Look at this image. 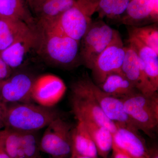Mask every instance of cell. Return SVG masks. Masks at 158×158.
Listing matches in <instances>:
<instances>
[{"mask_svg": "<svg viewBox=\"0 0 158 158\" xmlns=\"http://www.w3.org/2000/svg\"><path fill=\"white\" fill-rule=\"evenodd\" d=\"M38 158H40V156L39 157H38Z\"/></svg>", "mask_w": 158, "mask_h": 158, "instance_id": "34", "label": "cell"}, {"mask_svg": "<svg viewBox=\"0 0 158 158\" xmlns=\"http://www.w3.org/2000/svg\"><path fill=\"white\" fill-rule=\"evenodd\" d=\"M98 86L106 93L119 98L139 91L123 73L110 74Z\"/></svg>", "mask_w": 158, "mask_h": 158, "instance_id": "23", "label": "cell"}, {"mask_svg": "<svg viewBox=\"0 0 158 158\" xmlns=\"http://www.w3.org/2000/svg\"><path fill=\"white\" fill-rule=\"evenodd\" d=\"M27 2H28V4H29V2H30V1H31V0H27Z\"/></svg>", "mask_w": 158, "mask_h": 158, "instance_id": "33", "label": "cell"}, {"mask_svg": "<svg viewBox=\"0 0 158 158\" xmlns=\"http://www.w3.org/2000/svg\"><path fill=\"white\" fill-rule=\"evenodd\" d=\"M66 90L65 83L59 77L46 74L35 78L32 90V98L37 104L52 108L63 98Z\"/></svg>", "mask_w": 158, "mask_h": 158, "instance_id": "11", "label": "cell"}, {"mask_svg": "<svg viewBox=\"0 0 158 158\" xmlns=\"http://www.w3.org/2000/svg\"><path fill=\"white\" fill-rule=\"evenodd\" d=\"M128 44L136 51L144 65V71L152 87L155 92L158 90V54L135 37L128 35Z\"/></svg>", "mask_w": 158, "mask_h": 158, "instance_id": "18", "label": "cell"}, {"mask_svg": "<svg viewBox=\"0 0 158 158\" xmlns=\"http://www.w3.org/2000/svg\"><path fill=\"white\" fill-rule=\"evenodd\" d=\"M73 158H91L89 157L83 156H78L75 157Z\"/></svg>", "mask_w": 158, "mask_h": 158, "instance_id": "32", "label": "cell"}, {"mask_svg": "<svg viewBox=\"0 0 158 158\" xmlns=\"http://www.w3.org/2000/svg\"><path fill=\"white\" fill-rule=\"evenodd\" d=\"M149 158H158L157 147H153L149 149Z\"/></svg>", "mask_w": 158, "mask_h": 158, "instance_id": "31", "label": "cell"}, {"mask_svg": "<svg viewBox=\"0 0 158 158\" xmlns=\"http://www.w3.org/2000/svg\"><path fill=\"white\" fill-rule=\"evenodd\" d=\"M131 0H99L95 12L98 18L110 19H121Z\"/></svg>", "mask_w": 158, "mask_h": 158, "instance_id": "24", "label": "cell"}, {"mask_svg": "<svg viewBox=\"0 0 158 158\" xmlns=\"http://www.w3.org/2000/svg\"><path fill=\"white\" fill-rule=\"evenodd\" d=\"M77 5L92 16L96 11L99 0H76Z\"/></svg>", "mask_w": 158, "mask_h": 158, "instance_id": "26", "label": "cell"}, {"mask_svg": "<svg viewBox=\"0 0 158 158\" xmlns=\"http://www.w3.org/2000/svg\"><path fill=\"white\" fill-rule=\"evenodd\" d=\"M59 116L52 108L32 102L11 104L6 105L4 127L11 131L34 132L46 127Z\"/></svg>", "mask_w": 158, "mask_h": 158, "instance_id": "2", "label": "cell"}, {"mask_svg": "<svg viewBox=\"0 0 158 158\" xmlns=\"http://www.w3.org/2000/svg\"><path fill=\"white\" fill-rule=\"evenodd\" d=\"M81 122L85 125L94 142L98 156L102 158H108L113 148V133L107 128L93 121L86 120Z\"/></svg>", "mask_w": 158, "mask_h": 158, "instance_id": "22", "label": "cell"}, {"mask_svg": "<svg viewBox=\"0 0 158 158\" xmlns=\"http://www.w3.org/2000/svg\"><path fill=\"white\" fill-rule=\"evenodd\" d=\"M5 130H0V158H10L4 145Z\"/></svg>", "mask_w": 158, "mask_h": 158, "instance_id": "28", "label": "cell"}, {"mask_svg": "<svg viewBox=\"0 0 158 158\" xmlns=\"http://www.w3.org/2000/svg\"><path fill=\"white\" fill-rule=\"evenodd\" d=\"M71 89V106L77 121L90 120L107 128L113 134L116 132V125L105 115L84 76L73 83Z\"/></svg>", "mask_w": 158, "mask_h": 158, "instance_id": "4", "label": "cell"}, {"mask_svg": "<svg viewBox=\"0 0 158 158\" xmlns=\"http://www.w3.org/2000/svg\"><path fill=\"white\" fill-rule=\"evenodd\" d=\"M91 16L76 3L56 19L44 23H48L62 34L80 42L92 23Z\"/></svg>", "mask_w": 158, "mask_h": 158, "instance_id": "8", "label": "cell"}, {"mask_svg": "<svg viewBox=\"0 0 158 158\" xmlns=\"http://www.w3.org/2000/svg\"><path fill=\"white\" fill-rule=\"evenodd\" d=\"M158 19V0H131L121 22L128 27H141Z\"/></svg>", "mask_w": 158, "mask_h": 158, "instance_id": "15", "label": "cell"}, {"mask_svg": "<svg viewBox=\"0 0 158 158\" xmlns=\"http://www.w3.org/2000/svg\"><path fill=\"white\" fill-rule=\"evenodd\" d=\"M125 54L126 46L118 31L109 45L99 55L91 69L94 83L100 85L110 74L122 73V66Z\"/></svg>", "mask_w": 158, "mask_h": 158, "instance_id": "7", "label": "cell"}, {"mask_svg": "<svg viewBox=\"0 0 158 158\" xmlns=\"http://www.w3.org/2000/svg\"><path fill=\"white\" fill-rule=\"evenodd\" d=\"M128 33L158 54L157 23L141 27H128Z\"/></svg>", "mask_w": 158, "mask_h": 158, "instance_id": "25", "label": "cell"}, {"mask_svg": "<svg viewBox=\"0 0 158 158\" xmlns=\"http://www.w3.org/2000/svg\"><path fill=\"white\" fill-rule=\"evenodd\" d=\"M38 34L36 52L52 65L71 68L80 60V42L64 35L48 23L36 22Z\"/></svg>", "mask_w": 158, "mask_h": 158, "instance_id": "1", "label": "cell"}, {"mask_svg": "<svg viewBox=\"0 0 158 158\" xmlns=\"http://www.w3.org/2000/svg\"><path fill=\"white\" fill-rule=\"evenodd\" d=\"M121 99L125 111L135 127L153 138L158 125L157 92L148 95L137 91Z\"/></svg>", "mask_w": 158, "mask_h": 158, "instance_id": "3", "label": "cell"}, {"mask_svg": "<svg viewBox=\"0 0 158 158\" xmlns=\"http://www.w3.org/2000/svg\"><path fill=\"white\" fill-rule=\"evenodd\" d=\"M4 130V145L10 158H38L40 156V140L36 132Z\"/></svg>", "mask_w": 158, "mask_h": 158, "instance_id": "12", "label": "cell"}, {"mask_svg": "<svg viewBox=\"0 0 158 158\" xmlns=\"http://www.w3.org/2000/svg\"><path fill=\"white\" fill-rule=\"evenodd\" d=\"M24 72L11 73L0 86V99L4 104L30 103L33 101L32 90L34 79Z\"/></svg>", "mask_w": 158, "mask_h": 158, "instance_id": "10", "label": "cell"}, {"mask_svg": "<svg viewBox=\"0 0 158 158\" xmlns=\"http://www.w3.org/2000/svg\"><path fill=\"white\" fill-rule=\"evenodd\" d=\"M46 127L40 141V151L51 158H72L73 127L59 116Z\"/></svg>", "mask_w": 158, "mask_h": 158, "instance_id": "6", "label": "cell"}, {"mask_svg": "<svg viewBox=\"0 0 158 158\" xmlns=\"http://www.w3.org/2000/svg\"><path fill=\"white\" fill-rule=\"evenodd\" d=\"M84 77L89 90L106 116L116 124L123 126L138 132V130L125 111L121 99L111 96L103 91L88 74Z\"/></svg>", "mask_w": 158, "mask_h": 158, "instance_id": "9", "label": "cell"}, {"mask_svg": "<svg viewBox=\"0 0 158 158\" xmlns=\"http://www.w3.org/2000/svg\"><path fill=\"white\" fill-rule=\"evenodd\" d=\"M0 17L18 20L34 28L36 19L27 0H0Z\"/></svg>", "mask_w": 158, "mask_h": 158, "instance_id": "20", "label": "cell"}, {"mask_svg": "<svg viewBox=\"0 0 158 158\" xmlns=\"http://www.w3.org/2000/svg\"><path fill=\"white\" fill-rule=\"evenodd\" d=\"M122 72L139 92L148 95L156 93L146 76L144 65L136 51L129 44L126 46Z\"/></svg>", "mask_w": 158, "mask_h": 158, "instance_id": "13", "label": "cell"}, {"mask_svg": "<svg viewBox=\"0 0 158 158\" xmlns=\"http://www.w3.org/2000/svg\"><path fill=\"white\" fill-rule=\"evenodd\" d=\"M32 28L21 21L0 17V52Z\"/></svg>", "mask_w": 158, "mask_h": 158, "instance_id": "21", "label": "cell"}, {"mask_svg": "<svg viewBox=\"0 0 158 158\" xmlns=\"http://www.w3.org/2000/svg\"><path fill=\"white\" fill-rule=\"evenodd\" d=\"M6 107V105L3 103L0 99V130L4 127V118Z\"/></svg>", "mask_w": 158, "mask_h": 158, "instance_id": "30", "label": "cell"}, {"mask_svg": "<svg viewBox=\"0 0 158 158\" xmlns=\"http://www.w3.org/2000/svg\"><path fill=\"white\" fill-rule=\"evenodd\" d=\"M118 31L102 20L92 22L80 43V60L91 70L99 55L112 41Z\"/></svg>", "mask_w": 158, "mask_h": 158, "instance_id": "5", "label": "cell"}, {"mask_svg": "<svg viewBox=\"0 0 158 158\" xmlns=\"http://www.w3.org/2000/svg\"><path fill=\"white\" fill-rule=\"evenodd\" d=\"M72 158L78 156L98 158L96 146L82 122L77 121L72 131Z\"/></svg>", "mask_w": 158, "mask_h": 158, "instance_id": "19", "label": "cell"}, {"mask_svg": "<svg viewBox=\"0 0 158 158\" xmlns=\"http://www.w3.org/2000/svg\"><path fill=\"white\" fill-rule=\"evenodd\" d=\"M116 125L117 129L113 134L114 144L131 158H149V149L138 132Z\"/></svg>", "mask_w": 158, "mask_h": 158, "instance_id": "16", "label": "cell"}, {"mask_svg": "<svg viewBox=\"0 0 158 158\" xmlns=\"http://www.w3.org/2000/svg\"><path fill=\"white\" fill-rule=\"evenodd\" d=\"M76 3V0H31L29 6L36 21L50 22L56 19Z\"/></svg>", "mask_w": 158, "mask_h": 158, "instance_id": "17", "label": "cell"}, {"mask_svg": "<svg viewBox=\"0 0 158 158\" xmlns=\"http://www.w3.org/2000/svg\"><path fill=\"white\" fill-rule=\"evenodd\" d=\"M12 69L0 58V86L12 73Z\"/></svg>", "mask_w": 158, "mask_h": 158, "instance_id": "27", "label": "cell"}, {"mask_svg": "<svg viewBox=\"0 0 158 158\" xmlns=\"http://www.w3.org/2000/svg\"><path fill=\"white\" fill-rule=\"evenodd\" d=\"M112 158H131L123 151L113 143L112 148Z\"/></svg>", "mask_w": 158, "mask_h": 158, "instance_id": "29", "label": "cell"}, {"mask_svg": "<svg viewBox=\"0 0 158 158\" xmlns=\"http://www.w3.org/2000/svg\"><path fill=\"white\" fill-rule=\"evenodd\" d=\"M38 34L36 27L32 28L20 37L8 48L0 52V58L12 70L19 68L26 57L37 48Z\"/></svg>", "mask_w": 158, "mask_h": 158, "instance_id": "14", "label": "cell"}]
</instances>
